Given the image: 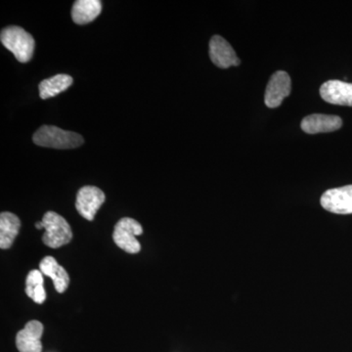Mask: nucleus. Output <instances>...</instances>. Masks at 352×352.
I'll use <instances>...</instances> for the list:
<instances>
[{
	"label": "nucleus",
	"mask_w": 352,
	"mask_h": 352,
	"mask_svg": "<svg viewBox=\"0 0 352 352\" xmlns=\"http://www.w3.org/2000/svg\"><path fill=\"white\" fill-rule=\"evenodd\" d=\"M34 144L53 149H74L83 144L85 140L80 134L64 131L54 126L39 127L32 136Z\"/></svg>",
	"instance_id": "f257e3e1"
},
{
	"label": "nucleus",
	"mask_w": 352,
	"mask_h": 352,
	"mask_svg": "<svg viewBox=\"0 0 352 352\" xmlns=\"http://www.w3.org/2000/svg\"><path fill=\"white\" fill-rule=\"evenodd\" d=\"M4 47L11 51L21 63H27L34 55L36 41L31 34L18 25L4 28L0 34Z\"/></svg>",
	"instance_id": "f03ea898"
},
{
	"label": "nucleus",
	"mask_w": 352,
	"mask_h": 352,
	"mask_svg": "<svg viewBox=\"0 0 352 352\" xmlns=\"http://www.w3.org/2000/svg\"><path fill=\"white\" fill-rule=\"evenodd\" d=\"M43 223L45 233L43 236V244L52 249L69 244L73 239V232L67 220L54 212L43 215Z\"/></svg>",
	"instance_id": "7ed1b4c3"
},
{
	"label": "nucleus",
	"mask_w": 352,
	"mask_h": 352,
	"mask_svg": "<svg viewBox=\"0 0 352 352\" xmlns=\"http://www.w3.org/2000/svg\"><path fill=\"white\" fill-rule=\"evenodd\" d=\"M143 228L138 220L124 217L119 220L113 229V239L120 249L129 254H138L141 245L136 236L142 235Z\"/></svg>",
	"instance_id": "20e7f679"
},
{
	"label": "nucleus",
	"mask_w": 352,
	"mask_h": 352,
	"mask_svg": "<svg viewBox=\"0 0 352 352\" xmlns=\"http://www.w3.org/2000/svg\"><path fill=\"white\" fill-rule=\"evenodd\" d=\"M105 201V194L98 187L85 186L78 190L76 195V210L85 219L92 221Z\"/></svg>",
	"instance_id": "39448f33"
},
{
	"label": "nucleus",
	"mask_w": 352,
	"mask_h": 352,
	"mask_svg": "<svg viewBox=\"0 0 352 352\" xmlns=\"http://www.w3.org/2000/svg\"><path fill=\"white\" fill-rule=\"evenodd\" d=\"M321 206L337 214H352V185L327 190L321 197Z\"/></svg>",
	"instance_id": "423d86ee"
},
{
	"label": "nucleus",
	"mask_w": 352,
	"mask_h": 352,
	"mask_svg": "<svg viewBox=\"0 0 352 352\" xmlns=\"http://www.w3.org/2000/svg\"><path fill=\"white\" fill-rule=\"evenodd\" d=\"M292 90L291 78L286 72L278 71L271 76L266 87L264 102L268 108H277L285 98L289 96Z\"/></svg>",
	"instance_id": "0eeeda50"
},
{
	"label": "nucleus",
	"mask_w": 352,
	"mask_h": 352,
	"mask_svg": "<svg viewBox=\"0 0 352 352\" xmlns=\"http://www.w3.org/2000/svg\"><path fill=\"white\" fill-rule=\"evenodd\" d=\"M210 57L220 69L239 66L241 61L230 43L220 36H214L210 41Z\"/></svg>",
	"instance_id": "6e6552de"
},
{
	"label": "nucleus",
	"mask_w": 352,
	"mask_h": 352,
	"mask_svg": "<svg viewBox=\"0 0 352 352\" xmlns=\"http://www.w3.org/2000/svg\"><path fill=\"white\" fill-rule=\"evenodd\" d=\"M44 327L39 321L32 320L25 324V328L17 333L16 346L20 352H41L43 344L41 339Z\"/></svg>",
	"instance_id": "1a4fd4ad"
},
{
	"label": "nucleus",
	"mask_w": 352,
	"mask_h": 352,
	"mask_svg": "<svg viewBox=\"0 0 352 352\" xmlns=\"http://www.w3.org/2000/svg\"><path fill=\"white\" fill-rule=\"evenodd\" d=\"M320 95L328 103L352 107V83L328 80L321 85Z\"/></svg>",
	"instance_id": "9d476101"
},
{
	"label": "nucleus",
	"mask_w": 352,
	"mask_h": 352,
	"mask_svg": "<svg viewBox=\"0 0 352 352\" xmlns=\"http://www.w3.org/2000/svg\"><path fill=\"white\" fill-rule=\"evenodd\" d=\"M342 126V120L338 116L314 113L302 120V129L309 134L323 133L338 131Z\"/></svg>",
	"instance_id": "9b49d317"
},
{
	"label": "nucleus",
	"mask_w": 352,
	"mask_h": 352,
	"mask_svg": "<svg viewBox=\"0 0 352 352\" xmlns=\"http://www.w3.org/2000/svg\"><path fill=\"white\" fill-rule=\"evenodd\" d=\"M39 270L43 275L53 280L55 289L58 293L62 294L68 289L69 277L67 271L57 263L52 256H46L39 263Z\"/></svg>",
	"instance_id": "f8f14e48"
},
{
	"label": "nucleus",
	"mask_w": 352,
	"mask_h": 352,
	"mask_svg": "<svg viewBox=\"0 0 352 352\" xmlns=\"http://www.w3.org/2000/svg\"><path fill=\"white\" fill-rule=\"evenodd\" d=\"M102 11L100 0H78L72 8V18L78 25L94 22Z\"/></svg>",
	"instance_id": "ddd939ff"
},
{
	"label": "nucleus",
	"mask_w": 352,
	"mask_h": 352,
	"mask_svg": "<svg viewBox=\"0 0 352 352\" xmlns=\"http://www.w3.org/2000/svg\"><path fill=\"white\" fill-rule=\"evenodd\" d=\"M21 221L17 215L4 212L0 214V248L9 249L19 234Z\"/></svg>",
	"instance_id": "4468645a"
},
{
	"label": "nucleus",
	"mask_w": 352,
	"mask_h": 352,
	"mask_svg": "<svg viewBox=\"0 0 352 352\" xmlns=\"http://www.w3.org/2000/svg\"><path fill=\"white\" fill-rule=\"evenodd\" d=\"M73 78L71 76L65 75V74L51 76V78H46V80H43V82L39 83V96L43 100L52 98V97L66 91L73 85Z\"/></svg>",
	"instance_id": "2eb2a0df"
},
{
	"label": "nucleus",
	"mask_w": 352,
	"mask_h": 352,
	"mask_svg": "<svg viewBox=\"0 0 352 352\" xmlns=\"http://www.w3.org/2000/svg\"><path fill=\"white\" fill-rule=\"evenodd\" d=\"M43 275L41 270H32L28 274L27 280H25V294L34 302L39 303V305L43 303L46 298Z\"/></svg>",
	"instance_id": "dca6fc26"
},
{
	"label": "nucleus",
	"mask_w": 352,
	"mask_h": 352,
	"mask_svg": "<svg viewBox=\"0 0 352 352\" xmlns=\"http://www.w3.org/2000/svg\"><path fill=\"white\" fill-rule=\"evenodd\" d=\"M36 228H38V229H43V228H44V227H43V221H41V222H38V223H36Z\"/></svg>",
	"instance_id": "f3484780"
}]
</instances>
